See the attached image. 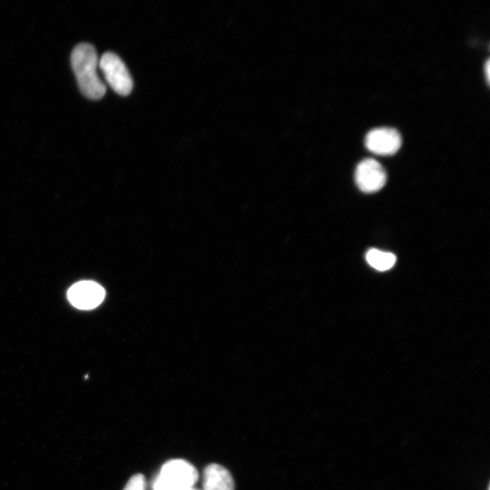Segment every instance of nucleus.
Here are the masks:
<instances>
[{"mask_svg": "<svg viewBox=\"0 0 490 490\" xmlns=\"http://www.w3.org/2000/svg\"><path fill=\"white\" fill-rule=\"evenodd\" d=\"M71 64L82 93L93 100L101 99L106 87L97 74L99 59L94 47L86 43L78 44L72 52Z\"/></svg>", "mask_w": 490, "mask_h": 490, "instance_id": "1", "label": "nucleus"}, {"mask_svg": "<svg viewBox=\"0 0 490 490\" xmlns=\"http://www.w3.org/2000/svg\"><path fill=\"white\" fill-rule=\"evenodd\" d=\"M198 479L195 467L181 459L163 465L153 483V490H191Z\"/></svg>", "mask_w": 490, "mask_h": 490, "instance_id": "2", "label": "nucleus"}, {"mask_svg": "<svg viewBox=\"0 0 490 490\" xmlns=\"http://www.w3.org/2000/svg\"><path fill=\"white\" fill-rule=\"evenodd\" d=\"M102 70L108 84L121 95H128L132 90V79L122 59L113 53H105L99 59Z\"/></svg>", "mask_w": 490, "mask_h": 490, "instance_id": "3", "label": "nucleus"}, {"mask_svg": "<svg viewBox=\"0 0 490 490\" xmlns=\"http://www.w3.org/2000/svg\"><path fill=\"white\" fill-rule=\"evenodd\" d=\"M68 299L75 308L91 309L102 303L104 299V289L98 283L84 280L74 284L68 290Z\"/></svg>", "mask_w": 490, "mask_h": 490, "instance_id": "4", "label": "nucleus"}, {"mask_svg": "<svg viewBox=\"0 0 490 490\" xmlns=\"http://www.w3.org/2000/svg\"><path fill=\"white\" fill-rule=\"evenodd\" d=\"M355 181L362 191L371 193L379 191L385 185L387 176L378 162L374 159H365L356 169Z\"/></svg>", "mask_w": 490, "mask_h": 490, "instance_id": "5", "label": "nucleus"}, {"mask_svg": "<svg viewBox=\"0 0 490 490\" xmlns=\"http://www.w3.org/2000/svg\"><path fill=\"white\" fill-rule=\"evenodd\" d=\"M401 145V137L397 130L387 127L371 130L366 136V146L374 153L393 154Z\"/></svg>", "mask_w": 490, "mask_h": 490, "instance_id": "6", "label": "nucleus"}, {"mask_svg": "<svg viewBox=\"0 0 490 490\" xmlns=\"http://www.w3.org/2000/svg\"><path fill=\"white\" fill-rule=\"evenodd\" d=\"M204 490H234L230 473L222 466L211 464L203 473Z\"/></svg>", "mask_w": 490, "mask_h": 490, "instance_id": "7", "label": "nucleus"}, {"mask_svg": "<svg viewBox=\"0 0 490 490\" xmlns=\"http://www.w3.org/2000/svg\"><path fill=\"white\" fill-rule=\"evenodd\" d=\"M366 260L372 268L385 271L395 265L397 258L391 252L371 249L367 252Z\"/></svg>", "mask_w": 490, "mask_h": 490, "instance_id": "8", "label": "nucleus"}, {"mask_svg": "<svg viewBox=\"0 0 490 490\" xmlns=\"http://www.w3.org/2000/svg\"><path fill=\"white\" fill-rule=\"evenodd\" d=\"M123 490H145V479L141 474L130 478Z\"/></svg>", "mask_w": 490, "mask_h": 490, "instance_id": "9", "label": "nucleus"}, {"mask_svg": "<svg viewBox=\"0 0 490 490\" xmlns=\"http://www.w3.org/2000/svg\"><path fill=\"white\" fill-rule=\"evenodd\" d=\"M489 67H490L489 60H487L485 63V75H486L487 82L489 81V73H490Z\"/></svg>", "mask_w": 490, "mask_h": 490, "instance_id": "10", "label": "nucleus"}, {"mask_svg": "<svg viewBox=\"0 0 490 490\" xmlns=\"http://www.w3.org/2000/svg\"><path fill=\"white\" fill-rule=\"evenodd\" d=\"M191 490H194V489H191Z\"/></svg>", "mask_w": 490, "mask_h": 490, "instance_id": "11", "label": "nucleus"}]
</instances>
